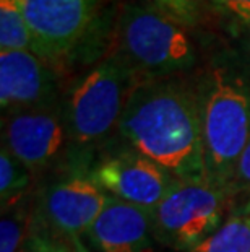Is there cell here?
<instances>
[{
    "instance_id": "cell-5",
    "label": "cell",
    "mask_w": 250,
    "mask_h": 252,
    "mask_svg": "<svg viewBox=\"0 0 250 252\" xmlns=\"http://www.w3.org/2000/svg\"><path fill=\"white\" fill-rule=\"evenodd\" d=\"M237 200L229 189L208 179L177 181L150 213L159 244L172 252H187L220 229Z\"/></svg>"
},
{
    "instance_id": "cell-4",
    "label": "cell",
    "mask_w": 250,
    "mask_h": 252,
    "mask_svg": "<svg viewBox=\"0 0 250 252\" xmlns=\"http://www.w3.org/2000/svg\"><path fill=\"white\" fill-rule=\"evenodd\" d=\"M112 47L141 82L190 75L198 65V49L189 28L153 5H122Z\"/></svg>"
},
{
    "instance_id": "cell-19",
    "label": "cell",
    "mask_w": 250,
    "mask_h": 252,
    "mask_svg": "<svg viewBox=\"0 0 250 252\" xmlns=\"http://www.w3.org/2000/svg\"><path fill=\"white\" fill-rule=\"evenodd\" d=\"M218 12L250 28V0H210Z\"/></svg>"
},
{
    "instance_id": "cell-11",
    "label": "cell",
    "mask_w": 250,
    "mask_h": 252,
    "mask_svg": "<svg viewBox=\"0 0 250 252\" xmlns=\"http://www.w3.org/2000/svg\"><path fill=\"white\" fill-rule=\"evenodd\" d=\"M96 252H161L150 213L111 198L88 234L83 238Z\"/></svg>"
},
{
    "instance_id": "cell-7",
    "label": "cell",
    "mask_w": 250,
    "mask_h": 252,
    "mask_svg": "<svg viewBox=\"0 0 250 252\" xmlns=\"http://www.w3.org/2000/svg\"><path fill=\"white\" fill-rule=\"evenodd\" d=\"M2 147L28 166L36 181L65 169L68 140L62 99L3 114Z\"/></svg>"
},
{
    "instance_id": "cell-9",
    "label": "cell",
    "mask_w": 250,
    "mask_h": 252,
    "mask_svg": "<svg viewBox=\"0 0 250 252\" xmlns=\"http://www.w3.org/2000/svg\"><path fill=\"white\" fill-rule=\"evenodd\" d=\"M28 23L34 52L62 72L96 17L98 0H13Z\"/></svg>"
},
{
    "instance_id": "cell-18",
    "label": "cell",
    "mask_w": 250,
    "mask_h": 252,
    "mask_svg": "<svg viewBox=\"0 0 250 252\" xmlns=\"http://www.w3.org/2000/svg\"><path fill=\"white\" fill-rule=\"evenodd\" d=\"M231 194L239 202V198H246L250 195V137L244 147L239 161L234 171V178L229 186Z\"/></svg>"
},
{
    "instance_id": "cell-20",
    "label": "cell",
    "mask_w": 250,
    "mask_h": 252,
    "mask_svg": "<svg viewBox=\"0 0 250 252\" xmlns=\"http://www.w3.org/2000/svg\"><path fill=\"white\" fill-rule=\"evenodd\" d=\"M73 243V248H75V252H91V249L88 248V244L84 243L83 239H75L72 241Z\"/></svg>"
},
{
    "instance_id": "cell-16",
    "label": "cell",
    "mask_w": 250,
    "mask_h": 252,
    "mask_svg": "<svg viewBox=\"0 0 250 252\" xmlns=\"http://www.w3.org/2000/svg\"><path fill=\"white\" fill-rule=\"evenodd\" d=\"M20 252H75V248L70 241L58 238L47 229L31 223L28 238L21 246Z\"/></svg>"
},
{
    "instance_id": "cell-14",
    "label": "cell",
    "mask_w": 250,
    "mask_h": 252,
    "mask_svg": "<svg viewBox=\"0 0 250 252\" xmlns=\"http://www.w3.org/2000/svg\"><path fill=\"white\" fill-rule=\"evenodd\" d=\"M33 223V192L15 205L2 210L0 252H20Z\"/></svg>"
},
{
    "instance_id": "cell-21",
    "label": "cell",
    "mask_w": 250,
    "mask_h": 252,
    "mask_svg": "<svg viewBox=\"0 0 250 252\" xmlns=\"http://www.w3.org/2000/svg\"><path fill=\"white\" fill-rule=\"evenodd\" d=\"M236 210L239 212V213H242V215H246V217H249L250 218V195L246 198V202L244 203H241V205H239Z\"/></svg>"
},
{
    "instance_id": "cell-1",
    "label": "cell",
    "mask_w": 250,
    "mask_h": 252,
    "mask_svg": "<svg viewBox=\"0 0 250 252\" xmlns=\"http://www.w3.org/2000/svg\"><path fill=\"white\" fill-rule=\"evenodd\" d=\"M194 73L140 82L117 128L122 143L184 182L208 179Z\"/></svg>"
},
{
    "instance_id": "cell-2",
    "label": "cell",
    "mask_w": 250,
    "mask_h": 252,
    "mask_svg": "<svg viewBox=\"0 0 250 252\" xmlns=\"http://www.w3.org/2000/svg\"><path fill=\"white\" fill-rule=\"evenodd\" d=\"M141 78L114 47L63 91L67 169L89 173L93 161L117 137L122 114Z\"/></svg>"
},
{
    "instance_id": "cell-10",
    "label": "cell",
    "mask_w": 250,
    "mask_h": 252,
    "mask_svg": "<svg viewBox=\"0 0 250 252\" xmlns=\"http://www.w3.org/2000/svg\"><path fill=\"white\" fill-rule=\"evenodd\" d=\"M60 70L33 51H0V108L8 112L60 101Z\"/></svg>"
},
{
    "instance_id": "cell-8",
    "label": "cell",
    "mask_w": 250,
    "mask_h": 252,
    "mask_svg": "<svg viewBox=\"0 0 250 252\" xmlns=\"http://www.w3.org/2000/svg\"><path fill=\"white\" fill-rule=\"evenodd\" d=\"M88 174L108 195L146 212L177 184L169 171L117 137L98 155Z\"/></svg>"
},
{
    "instance_id": "cell-3",
    "label": "cell",
    "mask_w": 250,
    "mask_h": 252,
    "mask_svg": "<svg viewBox=\"0 0 250 252\" xmlns=\"http://www.w3.org/2000/svg\"><path fill=\"white\" fill-rule=\"evenodd\" d=\"M206 178L229 189L250 137V61L220 52L194 73Z\"/></svg>"
},
{
    "instance_id": "cell-12",
    "label": "cell",
    "mask_w": 250,
    "mask_h": 252,
    "mask_svg": "<svg viewBox=\"0 0 250 252\" xmlns=\"http://www.w3.org/2000/svg\"><path fill=\"white\" fill-rule=\"evenodd\" d=\"M36 178L28 166L15 158L7 148L0 150V207L15 205L34 190Z\"/></svg>"
},
{
    "instance_id": "cell-17",
    "label": "cell",
    "mask_w": 250,
    "mask_h": 252,
    "mask_svg": "<svg viewBox=\"0 0 250 252\" xmlns=\"http://www.w3.org/2000/svg\"><path fill=\"white\" fill-rule=\"evenodd\" d=\"M153 7L169 15L185 28H194L200 21V8L196 0H151Z\"/></svg>"
},
{
    "instance_id": "cell-15",
    "label": "cell",
    "mask_w": 250,
    "mask_h": 252,
    "mask_svg": "<svg viewBox=\"0 0 250 252\" xmlns=\"http://www.w3.org/2000/svg\"><path fill=\"white\" fill-rule=\"evenodd\" d=\"M0 51H33L28 23L13 0H0Z\"/></svg>"
},
{
    "instance_id": "cell-6",
    "label": "cell",
    "mask_w": 250,
    "mask_h": 252,
    "mask_svg": "<svg viewBox=\"0 0 250 252\" xmlns=\"http://www.w3.org/2000/svg\"><path fill=\"white\" fill-rule=\"evenodd\" d=\"M111 198L88 173L56 171L36 181L33 223L70 243L83 239Z\"/></svg>"
},
{
    "instance_id": "cell-13",
    "label": "cell",
    "mask_w": 250,
    "mask_h": 252,
    "mask_svg": "<svg viewBox=\"0 0 250 252\" xmlns=\"http://www.w3.org/2000/svg\"><path fill=\"white\" fill-rule=\"evenodd\" d=\"M187 252H250V218L234 210L216 233Z\"/></svg>"
}]
</instances>
